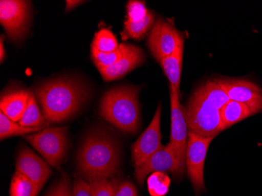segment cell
Masks as SVG:
<instances>
[{
	"mask_svg": "<svg viewBox=\"0 0 262 196\" xmlns=\"http://www.w3.org/2000/svg\"><path fill=\"white\" fill-rule=\"evenodd\" d=\"M229 101L216 79L200 85L185 108L188 131L199 136L215 138L223 130L221 110Z\"/></svg>",
	"mask_w": 262,
	"mask_h": 196,
	"instance_id": "1",
	"label": "cell"
},
{
	"mask_svg": "<svg viewBox=\"0 0 262 196\" xmlns=\"http://www.w3.org/2000/svg\"><path fill=\"white\" fill-rule=\"evenodd\" d=\"M120 151L115 140L102 130H94L82 141L77 166L88 181L110 179L119 172Z\"/></svg>",
	"mask_w": 262,
	"mask_h": 196,
	"instance_id": "2",
	"label": "cell"
},
{
	"mask_svg": "<svg viewBox=\"0 0 262 196\" xmlns=\"http://www.w3.org/2000/svg\"><path fill=\"white\" fill-rule=\"evenodd\" d=\"M46 121L59 123L72 117L86 102L88 91L73 79H57L44 82L35 89Z\"/></svg>",
	"mask_w": 262,
	"mask_h": 196,
	"instance_id": "3",
	"label": "cell"
},
{
	"mask_svg": "<svg viewBox=\"0 0 262 196\" xmlns=\"http://www.w3.org/2000/svg\"><path fill=\"white\" fill-rule=\"evenodd\" d=\"M138 92L130 85L107 91L100 104V115L118 129L134 134L140 124Z\"/></svg>",
	"mask_w": 262,
	"mask_h": 196,
	"instance_id": "4",
	"label": "cell"
},
{
	"mask_svg": "<svg viewBox=\"0 0 262 196\" xmlns=\"http://www.w3.org/2000/svg\"><path fill=\"white\" fill-rule=\"evenodd\" d=\"M25 139L51 166L57 167L64 160L68 148L67 127H51L28 134Z\"/></svg>",
	"mask_w": 262,
	"mask_h": 196,
	"instance_id": "5",
	"label": "cell"
},
{
	"mask_svg": "<svg viewBox=\"0 0 262 196\" xmlns=\"http://www.w3.org/2000/svg\"><path fill=\"white\" fill-rule=\"evenodd\" d=\"M30 3L23 0L0 1V23L12 41L21 40L29 29Z\"/></svg>",
	"mask_w": 262,
	"mask_h": 196,
	"instance_id": "6",
	"label": "cell"
},
{
	"mask_svg": "<svg viewBox=\"0 0 262 196\" xmlns=\"http://www.w3.org/2000/svg\"><path fill=\"white\" fill-rule=\"evenodd\" d=\"M213 138L199 136L188 131L186 153L187 173L196 193L202 192L205 190L204 163L209 146Z\"/></svg>",
	"mask_w": 262,
	"mask_h": 196,
	"instance_id": "7",
	"label": "cell"
},
{
	"mask_svg": "<svg viewBox=\"0 0 262 196\" xmlns=\"http://www.w3.org/2000/svg\"><path fill=\"white\" fill-rule=\"evenodd\" d=\"M170 105H171V145L180 163L182 172L186 169L187 143H188V128L187 124L185 109L180 103V95L170 86Z\"/></svg>",
	"mask_w": 262,
	"mask_h": 196,
	"instance_id": "8",
	"label": "cell"
},
{
	"mask_svg": "<svg viewBox=\"0 0 262 196\" xmlns=\"http://www.w3.org/2000/svg\"><path fill=\"white\" fill-rule=\"evenodd\" d=\"M182 38L183 35L177 30L173 23L158 19L148 35V48L155 58L160 62L174 52Z\"/></svg>",
	"mask_w": 262,
	"mask_h": 196,
	"instance_id": "9",
	"label": "cell"
},
{
	"mask_svg": "<svg viewBox=\"0 0 262 196\" xmlns=\"http://www.w3.org/2000/svg\"><path fill=\"white\" fill-rule=\"evenodd\" d=\"M156 172H170L175 176H182V167L178 157L170 144L162 146L160 149L146 161L137 166L135 169V178L139 185H142L145 178Z\"/></svg>",
	"mask_w": 262,
	"mask_h": 196,
	"instance_id": "10",
	"label": "cell"
},
{
	"mask_svg": "<svg viewBox=\"0 0 262 196\" xmlns=\"http://www.w3.org/2000/svg\"><path fill=\"white\" fill-rule=\"evenodd\" d=\"M231 101L246 104L253 115L262 111V90L245 79H216Z\"/></svg>",
	"mask_w": 262,
	"mask_h": 196,
	"instance_id": "11",
	"label": "cell"
},
{
	"mask_svg": "<svg viewBox=\"0 0 262 196\" xmlns=\"http://www.w3.org/2000/svg\"><path fill=\"white\" fill-rule=\"evenodd\" d=\"M161 116L162 105L160 104L149 126L132 146V159L135 167L146 161L150 156L157 153L163 146L160 128Z\"/></svg>",
	"mask_w": 262,
	"mask_h": 196,
	"instance_id": "12",
	"label": "cell"
},
{
	"mask_svg": "<svg viewBox=\"0 0 262 196\" xmlns=\"http://www.w3.org/2000/svg\"><path fill=\"white\" fill-rule=\"evenodd\" d=\"M16 171L27 177L41 191L51 175L47 163L29 148H22L16 161Z\"/></svg>",
	"mask_w": 262,
	"mask_h": 196,
	"instance_id": "13",
	"label": "cell"
},
{
	"mask_svg": "<svg viewBox=\"0 0 262 196\" xmlns=\"http://www.w3.org/2000/svg\"><path fill=\"white\" fill-rule=\"evenodd\" d=\"M145 59V54L141 48L127 44L123 57L116 64L98 71L104 80H116L123 77L125 75L142 64Z\"/></svg>",
	"mask_w": 262,
	"mask_h": 196,
	"instance_id": "14",
	"label": "cell"
},
{
	"mask_svg": "<svg viewBox=\"0 0 262 196\" xmlns=\"http://www.w3.org/2000/svg\"><path fill=\"white\" fill-rule=\"evenodd\" d=\"M184 54V38L171 55L165 57L160 61L162 69L170 82V86L181 94L182 60Z\"/></svg>",
	"mask_w": 262,
	"mask_h": 196,
	"instance_id": "15",
	"label": "cell"
},
{
	"mask_svg": "<svg viewBox=\"0 0 262 196\" xmlns=\"http://www.w3.org/2000/svg\"><path fill=\"white\" fill-rule=\"evenodd\" d=\"M29 91H16L1 97V113L14 122H19L26 111L29 100Z\"/></svg>",
	"mask_w": 262,
	"mask_h": 196,
	"instance_id": "16",
	"label": "cell"
},
{
	"mask_svg": "<svg viewBox=\"0 0 262 196\" xmlns=\"http://www.w3.org/2000/svg\"><path fill=\"white\" fill-rule=\"evenodd\" d=\"M251 116L252 112L246 104L230 100L221 110L222 129H228Z\"/></svg>",
	"mask_w": 262,
	"mask_h": 196,
	"instance_id": "17",
	"label": "cell"
},
{
	"mask_svg": "<svg viewBox=\"0 0 262 196\" xmlns=\"http://www.w3.org/2000/svg\"><path fill=\"white\" fill-rule=\"evenodd\" d=\"M18 123L20 126L32 128H42L45 125V117L39 111L35 94L32 91H29L27 107Z\"/></svg>",
	"mask_w": 262,
	"mask_h": 196,
	"instance_id": "18",
	"label": "cell"
},
{
	"mask_svg": "<svg viewBox=\"0 0 262 196\" xmlns=\"http://www.w3.org/2000/svg\"><path fill=\"white\" fill-rule=\"evenodd\" d=\"M155 15L152 12H148V15L141 21H125L124 31L122 34L123 39L132 38L135 39H141L149 31L151 26H154Z\"/></svg>",
	"mask_w": 262,
	"mask_h": 196,
	"instance_id": "19",
	"label": "cell"
},
{
	"mask_svg": "<svg viewBox=\"0 0 262 196\" xmlns=\"http://www.w3.org/2000/svg\"><path fill=\"white\" fill-rule=\"evenodd\" d=\"M42 128L26 127L9 119L6 115L0 112V139L1 141L10 137L26 136L29 134L37 132Z\"/></svg>",
	"mask_w": 262,
	"mask_h": 196,
	"instance_id": "20",
	"label": "cell"
},
{
	"mask_svg": "<svg viewBox=\"0 0 262 196\" xmlns=\"http://www.w3.org/2000/svg\"><path fill=\"white\" fill-rule=\"evenodd\" d=\"M39 191L27 177L16 171L10 183V196H37Z\"/></svg>",
	"mask_w": 262,
	"mask_h": 196,
	"instance_id": "21",
	"label": "cell"
},
{
	"mask_svg": "<svg viewBox=\"0 0 262 196\" xmlns=\"http://www.w3.org/2000/svg\"><path fill=\"white\" fill-rule=\"evenodd\" d=\"M127 44H120L117 50L110 53H102L97 51L96 49L91 47V57L94 64L100 69H107L111 67L119 61L123 57L126 51Z\"/></svg>",
	"mask_w": 262,
	"mask_h": 196,
	"instance_id": "22",
	"label": "cell"
},
{
	"mask_svg": "<svg viewBox=\"0 0 262 196\" xmlns=\"http://www.w3.org/2000/svg\"><path fill=\"white\" fill-rule=\"evenodd\" d=\"M120 47L114 34L108 29H101L94 35L92 47L102 53H110Z\"/></svg>",
	"mask_w": 262,
	"mask_h": 196,
	"instance_id": "23",
	"label": "cell"
},
{
	"mask_svg": "<svg viewBox=\"0 0 262 196\" xmlns=\"http://www.w3.org/2000/svg\"><path fill=\"white\" fill-rule=\"evenodd\" d=\"M170 178L163 172L151 173L148 179V188L151 196H163L168 192Z\"/></svg>",
	"mask_w": 262,
	"mask_h": 196,
	"instance_id": "24",
	"label": "cell"
},
{
	"mask_svg": "<svg viewBox=\"0 0 262 196\" xmlns=\"http://www.w3.org/2000/svg\"><path fill=\"white\" fill-rule=\"evenodd\" d=\"M93 196H114L117 189L116 180L97 179L88 181Z\"/></svg>",
	"mask_w": 262,
	"mask_h": 196,
	"instance_id": "25",
	"label": "cell"
},
{
	"mask_svg": "<svg viewBox=\"0 0 262 196\" xmlns=\"http://www.w3.org/2000/svg\"><path fill=\"white\" fill-rule=\"evenodd\" d=\"M149 10L147 9L145 2L132 0L126 5V21L138 22L148 15Z\"/></svg>",
	"mask_w": 262,
	"mask_h": 196,
	"instance_id": "26",
	"label": "cell"
},
{
	"mask_svg": "<svg viewBox=\"0 0 262 196\" xmlns=\"http://www.w3.org/2000/svg\"><path fill=\"white\" fill-rule=\"evenodd\" d=\"M46 196H74L69 178L62 177Z\"/></svg>",
	"mask_w": 262,
	"mask_h": 196,
	"instance_id": "27",
	"label": "cell"
},
{
	"mask_svg": "<svg viewBox=\"0 0 262 196\" xmlns=\"http://www.w3.org/2000/svg\"><path fill=\"white\" fill-rule=\"evenodd\" d=\"M74 196H93L89 182L82 179H76L73 188Z\"/></svg>",
	"mask_w": 262,
	"mask_h": 196,
	"instance_id": "28",
	"label": "cell"
},
{
	"mask_svg": "<svg viewBox=\"0 0 262 196\" xmlns=\"http://www.w3.org/2000/svg\"><path fill=\"white\" fill-rule=\"evenodd\" d=\"M114 196H138V190L129 181H123L118 185Z\"/></svg>",
	"mask_w": 262,
	"mask_h": 196,
	"instance_id": "29",
	"label": "cell"
},
{
	"mask_svg": "<svg viewBox=\"0 0 262 196\" xmlns=\"http://www.w3.org/2000/svg\"><path fill=\"white\" fill-rule=\"evenodd\" d=\"M82 3L84 2L83 1H79V0H68V1H66V12L76 8V7L80 5Z\"/></svg>",
	"mask_w": 262,
	"mask_h": 196,
	"instance_id": "30",
	"label": "cell"
},
{
	"mask_svg": "<svg viewBox=\"0 0 262 196\" xmlns=\"http://www.w3.org/2000/svg\"><path fill=\"white\" fill-rule=\"evenodd\" d=\"M5 58V47H4V39H3V36H1V39H0V60H1V63L4 62V59Z\"/></svg>",
	"mask_w": 262,
	"mask_h": 196,
	"instance_id": "31",
	"label": "cell"
}]
</instances>
